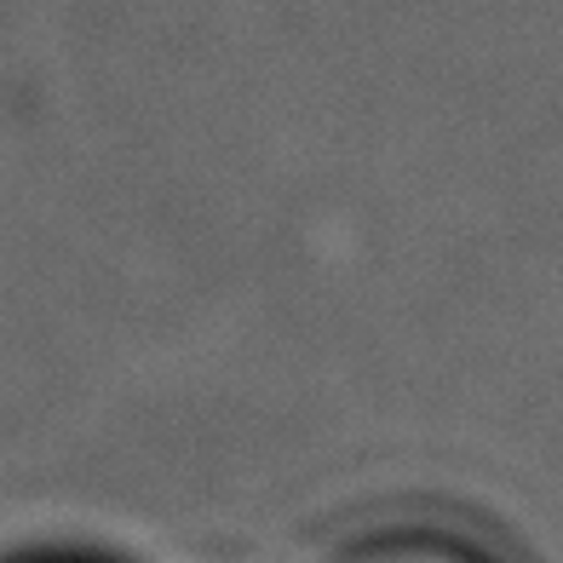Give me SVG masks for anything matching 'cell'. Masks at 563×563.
Segmentation results:
<instances>
[{
  "label": "cell",
  "instance_id": "cell-1",
  "mask_svg": "<svg viewBox=\"0 0 563 563\" xmlns=\"http://www.w3.org/2000/svg\"><path fill=\"white\" fill-rule=\"evenodd\" d=\"M328 563H500L489 547L466 541L454 529H431V523H391V529H368L356 541L334 547Z\"/></svg>",
  "mask_w": 563,
  "mask_h": 563
}]
</instances>
